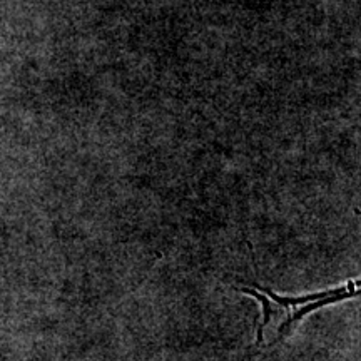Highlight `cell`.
I'll list each match as a JSON object with an SVG mask.
<instances>
[{
	"label": "cell",
	"instance_id": "1",
	"mask_svg": "<svg viewBox=\"0 0 361 361\" xmlns=\"http://www.w3.org/2000/svg\"><path fill=\"white\" fill-rule=\"evenodd\" d=\"M358 291H360V281H358V279H356V281H348V283H346L345 286L341 288V291H338L336 295H331V296L322 298V300L311 301V303H306V306H303V308H295V313H293L290 318L286 319V322H283L281 324H279V328H278V340H283V338L291 331L293 324L298 323V322H301V318H305V316L308 314V313H311V311L323 308V306H326V305L338 303V301L348 300V298L358 296Z\"/></svg>",
	"mask_w": 361,
	"mask_h": 361
},
{
	"label": "cell",
	"instance_id": "2",
	"mask_svg": "<svg viewBox=\"0 0 361 361\" xmlns=\"http://www.w3.org/2000/svg\"><path fill=\"white\" fill-rule=\"evenodd\" d=\"M341 288H336V290H329V291H322V293H314V295H306V296H298V298H291V296H281V295H276L274 291L268 290V288H259V293H266L268 295L269 300H273L274 303H278L279 306H284V308H298L300 305H306V303H311V301H316V300H322V298H326V296H331V295H336L338 291H341Z\"/></svg>",
	"mask_w": 361,
	"mask_h": 361
},
{
	"label": "cell",
	"instance_id": "3",
	"mask_svg": "<svg viewBox=\"0 0 361 361\" xmlns=\"http://www.w3.org/2000/svg\"><path fill=\"white\" fill-rule=\"evenodd\" d=\"M241 293H245V295H250L252 298H256V300L259 301V305L263 306V322H261L259 328H258V345L261 343V340H263V329L268 326L271 318L273 316H276V308H274L273 305H271L269 298H266L264 295H261V293L258 290H251V288H241Z\"/></svg>",
	"mask_w": 361,
	"mask_h": 361
}]
</instances>
